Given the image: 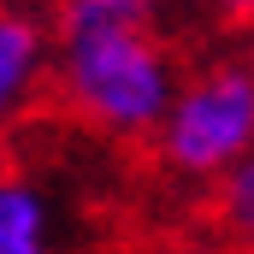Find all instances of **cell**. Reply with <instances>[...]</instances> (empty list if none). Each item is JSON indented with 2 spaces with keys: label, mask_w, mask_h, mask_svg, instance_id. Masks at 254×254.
Returning a JSON list of instances; mask_svg holds the SVG:
<instances>
[{
  "label": "cell",
  "mask_w": 254,
  "mask_h": 254,
  "mask_svg": "<svg viewBox=\"0 0 254 254\" xmlns=\"http://www.w3.org/2000/svg\"><path fill=\"white\" fill-rule=\"evenodd\" d=\"M48 18H54L48 89H60V101L89 130L113 142H148L178 89V60L154 30V12L60 0Z\"/></svg>",
  "instance_id": "cell-1"
},
{
  "label": "cell",
  "mask_w": 254,
  "mask_h": 254,
  "mask_svg": "<svg viewBox=\"0 0 254 254\" xmlns=\"http://www.w3.org/2000/svg\"><path fill=\"white\" fill-rule=\"evenodd\" d=\"M148 142L178 184L213 190L254 154V54H213L195 71H178V89Z\"/></svg>",
  "instance_id": "cell-2"
},
{
  "label": "cell",
  "mask_w": 254,
  "mask_h": 254,
  "mask_svg": "<svg viewBox=\"0 0 254 254\" xmlns=\"http://www.w3.org/2000/svg\"><path fill=\"white\" fill-rule=\"evenodd\" d=\"M54 83V18L36 0H0V130L24 125Z\"/></svg>",
  "instance_id": "cell-3"
},
{
  "label": "cell",
  "mask_w": 254,
  "mask_h": 254,
  "mask_svg": "<svg viewBox=\"0 0 254 254\" xmlns=\"http://www.w3.org/2000/svg\"><path fill=\"white\" fill-rule=\"evenodd\" d=\"M0 254H60V207L24 172H0Z\"/></svg>",
  "instance_id": "cell-4"
},
{
  "label": "cell",
  "mask_w": 254,
  "mask_h": 254,
  "mask_svg": "<svg viewBox=\"0 0 254 254\" xmlns=\"http://www.w3.org/2000/svg\"><path fill=\"white\" fill-rule=\"evenodd\" d=\"M213 201H219V225H225L243 249H254V154L237 160V166L213 184Z\"/></svg>",
  "instance_id": "cell-5"
},
{
  "label": "cell",
  "mask_w": 254,
  "mask_h": 254,
  "mask_svg": "<svg viewBox=\"0 0 254 254\" xmlns=\"http://www.w3.org/2000/svg\"><path fill=\"white\" fill-rule=\"evenodd\" d=\"M219 18H231V24H254V0H207Z\"/></svg>",
  "instance_id": "cell-6"
},
{
  "label": "cell",
  "mask_w": 254,
  "mask_h": 254,
  "mask_svg": "<svg viewBox=\"0 0 254 254\" xmlns=\"http://www.w3.org/2000/svg\"><path fill=\"white\" fill-rule=\"evenodd\" d=\"M95 6H125V12H154V0H95Z\"/></svg>",
  "instance_id": "cell-7"
}]
</instances>
